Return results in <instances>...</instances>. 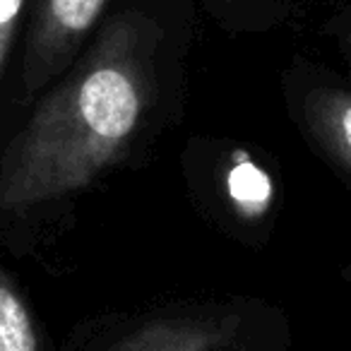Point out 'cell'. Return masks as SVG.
<instances>
[{
  "label": "cell",
  "instance_id": "1",
  "mask_svg": "<svg viewBox=\"0 0 351 351\" xmlns=\"http://www.w3.org/2000/svg\"><path fill=\"white\" fill-rule=\"evenodd\" d=\"M156 27L125 12L39 101L0 164V207L27 210L89 186L140 121Z\"/></svg>",
  "mask_w": 351,
  "mask_h": 351
},
{
  "label": "cell",
  "instance_id": "2",
  "mask_svg": "<svg viewBox=\"0 0 351 351\" xmlns=\"http://www.w3.org/2000/svg\"><path fill=\"white\" fill-rule=\"evenodd\" d=\"M108 0H39L25 51V89L34 94L58 75L87 32L101 17Z\"/></svg>",
  "mask_w": 351,
  "mask_h": 351
},
{
  "label": "cell",
  "instance_id": "3",
  "mask_svg": "<svg viewBox=\"0 0 351 351\" xmlns=\"http://www.w3.org/2000/svg\"><path fill=\"white\" fill-rule=\"evenodd\" d=\"M0 351H44L29 308L5 269H0Z\"/></svg>",
  "mask_w": 351,
  "mask_h": 351
},
{
  "label": "cell",
  "instance_id": "4",
  "mask_svg": "<svg viewBox=\"0 0 351 351\" xmlns=\"http://www.w3.org/2000/svg\"><path fill=\"white\" fill-rule=\"evenodd\" d=\"M229 193L236 205L248 215H260L269 205L272 197V183L263 169L250 161H241L229 173Z\"/></svg>",
  "mask_w": 351,
  "mask_h": 351
},
{
  "label": "cell",
  "instance_id": "5",
  "mask_svg": "<svg viewBox=\"0 0 351 351\" xmlns=\"http://www.w3.org/2000/svg\"><path fill=\"white\" fill-rule=\"evenodd\" d=\"M320 116L325 130L332 132L335 145L351 161V97L341 92L322 94Z\"/></svg>",
  "mask_w": 351,
  "mask_h": 351
},
{
  "label": "cell",
  "instance_id": "6",
  "mask_svg": "<svg viewBox=\"0 0 351 351\" xmlns=\"http://www.w3.org/2000/svg\"><path fill=\"white\" fill-rule=\"evenodd\" d=\"M22 8H25V0H0V75L5 68L8 51H10L12 36H15Z\"/></svg>",
  "mask_w": 351,
  "mask_h": 351
}]
</instances>
